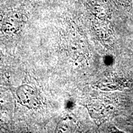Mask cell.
Masks as SVG:
<instances>
[{"mask_svg":"<svg viewBox=\"0 0 133 133\" xmlns=\"http://www.w3.org/2000/svg\"><path fill=\"white\" fill-rule=\"evenodd\" d=\"M16 94L18 102L28 109H37L41 105L40 97L37 91L28 84L19 86L16 89Z\"/></svg>","mask_w":133,"mask_h":133,"instance_id":"6da1fadb","label":"cell"},{"mask_svg":"<svg viewBox=\"0 0 133 133\" xmlns=\"http://www.w3.org/2000/svg\"><path fill=\"white\" fill-rule=\"evenodd\" d=\"M74 129V124L72 121L66 118L59 123L57 126V132H69Z\"/></svg>","mask_w":133,"mask_h":133,"instance_id":"7a4b0ae2","label":"cell"},{"mask_svg":"<svg viewBox=\"0 0 133 133\" xmlns=\"http://www.w3.org/2000/svg\"><path fill=\"white\" fill-rule=\"evenodd\" d=\"M3 100L1 98V94H0V127L1 125L4 121H2V118L3 114H4V102H2Z\"/></svg>","mask_w":133,"mask_h":133,"instance_id":"3957f363","label":"cell"},{"mask_svg":"<svg viewBox=\"0 0 133 133\" xmlns=\"http://www.w3.org/2000/svg\"><path fill=\"white\" fill-rule=\"evenodd\" d=\"M4 64L1 57V54H0V81L2 80V79L4 78Z\"/></svg>","mask_w":133,"mask_h":133,"instance_id":"277c9868","label":"cell"}]
</instances>
